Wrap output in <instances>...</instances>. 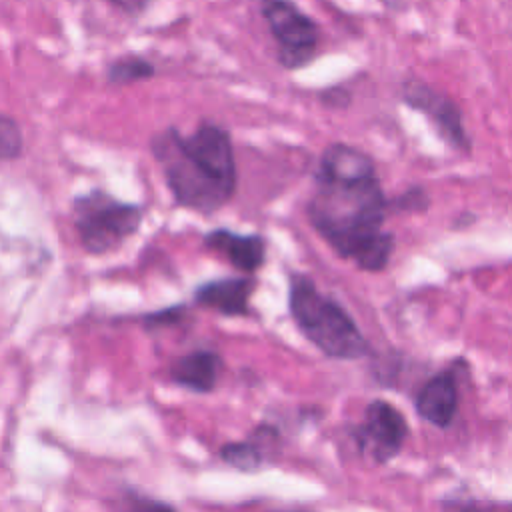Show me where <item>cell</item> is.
<instances>
[{
	"mask_svg": "<svg viewBox=\"0 0 512 512\" xmlns=\"http://www.w3.org/2000/svg\"><path fill=\"white\" fill-rule=\"evenodd\" d=\"M306 212L314 230L340 258L364 272L388 266L396 248V238L384 228L390 200L374 160L364 150L334 142L322 152Z\"/></svg>",
	"mask_w": 512,
	"mask_h": 512,
	"instance_id": "obj_1",
	"label": "cell"
},
{
	"mask_svg": "<svg viewBox=\"0 0 512 512\" xmlns=\"http://www.w3.org/2000/svg\"><path fill=\"white\" fill-rule=\"evenodd\" d=\"M150 148L180 206L212 214L232 198L234 152L228 132L218 124L204 122L188 136L168 128L150 140Z\"/></svg>",
	"mask_w": 512,
	"mask_h": 512,
	"instance_id": "obj_2",
	"label": "cell"
},
{
	"mask_svg": "<svg viewBox=\"0 0 512 512\" xmlns=\"http://www.w3.org/2000/svg\"><path fill=\"white\" fill-rule=\"evenodd\" d=\"M288 306L300 332L326 356L356 360L368 354V342L354 318L334 298L322 294L308 276L290 278Z\"/></svg>",
	"mask_w": 512,
	"mask_h": 512,
	"instance_id": "obj_3",
	"label": "cell"
},
{
	"mask_svg": "<svg viewBox=\"0 0 512 512\" xmlns=\"http://www.w3.org/2000/svg\"><path fill=\"white\" fill-rule=\"evenodd\" d=\"M72 220L84 250L104 254L118 248L138 230L142 212L136 204L120 202L102 190H92L74 198Z\"/></svg>",
	"mask_w": 512,
	"mask_h": 512,
	"instance_id": "obj_4",
	"label": "cell"
},
{
	"mask_svg": "<svg viewBox=\"0 0 512 512\" xmlns=\"http://www.w3.org/2000/svg\"><path fill=\"white\" fill-rule=\"evenodd\" d=\"M262 16L278 46V60L284 68L306 66L316 50L320 32L316 22L292 0H262Z\"/></svg>",
	"mask_w": 512,
	"mask_h": 512,
	"instance_id": "obj_5",
	"label": "cell"
},
{
	"mask_svg": "<svg viewBox=\"0 0 512 512\" xmlns=\"http://www.w3.org/2000/svg\"><path fill=\"white\" fill-rule=\"evenodd\" d=\"M400 98L408 108L426 116L434 130L438 132V136L450 148L462 154H468L472 150L462 110L448 94L416 76H408L400 84Z\"/></svg>",
	"mask_w": 512,
	"mask_h": 512,
	"instance_id": "obj_6",
	"label": "cell"
},
{
	"mask_svg": "<svg viewBox=\"0 0 512 512\" xmlns=\"http://www.w3.org/2000/svg\"><path fill=\"white\" fill-rule=\"evenodd\" d=\"M360 450L376 464H386L400 454L408 436V424L386 400H372L354 432Z\"/></svg>",
	"mask_w": 512,
	"mask_h": 512,
	"instance_id": "obj_7",
	"label": "cell"
},
{
	"mask_svg": "<svg viewBox=\"0 0 512 512\" xmlns=\"http://www.w3.org/2000/svg\"><path fill=\"white\" fill-rule=\"evenodd\" d=\"M416 412L438 428H448L458 410V388L452 372L432 376L416 396Z\"/></svg>",
	"mask_w": 512,
	"mask_h": 512,
	"instance_id": "obj_8",
	"label": "cell"
},
{
	"mask_svg": "<svg viewBox=\"0 0 512 512\" xmlns=\"http://www.w3.org/2000/svg\"><path fill=\"white\" fill-rule=\"evenodd\" d=\"M204 244L226 256V260L242 272L258 270L266 256L264 240L258 234H236L218 228L204 236Z\"/></svg>",
	"mask_w": 512,
	"mask_h": 512,
	"instance_id": "obj_9",
	"label": "cell"
},
{
	"mask_svg": "<svg viewBox=\"0 0 512 512\" xmlns=\"http://www.w3.org/2000/svg\"><path fill=\"white\" fill-rule=\"evenodd\" d=\"M252 290L254 282L250 278L212 280L196 290V302L226 316H242L248 312Z\"/></svg>",
	"mask_w": 512,
	"mask_h": 512,
	"instance_id": "obj_10",
	"label": "cell"
},
{
	"mask_svg": "<svg viewBox=\"0 0 512 512\" xmlns=\"http://www.w3.org/2000/svg\"><path fill=\"white\" fill-rule=\"evenodd\" d=\"M222 370V360L216 352L196 350L172 364L170 376L176 384L196 392H208L216 386Z\"/></svg>",
	"mask_w": 512,
	"mask_h": 512,
	"instance_id": "obj_11",
	"label": "cell"
},
{
	"mask_svg": "<svg viewBox=\"0 0 512 512\" xmlns=\"http://www.w3.org/2000/svg\"><path fill=\"white\" fill-rule=\"evenodd\" d=\"M154 74V66L138 56H130V58H120L116 62H112L108 66V82L114 86H124V84H132L144 78H150Z\"/></svg>",
	"mask_w": 512,
	"mask_h": 512,
	"instance_id": "obj_12",
	"label": "cell"
},
{
	"mask_svg": "<svg viewBox=\"0 0 512 512\" xmlns=\"http://www.w3.org/2000/svg\"><path fill=\"white\" fill-rule=\"evenodd\" d=\"M222 458L242 470H254L262 464V452L256 444L240 442V444H228L222 448Z\"/></svg>",
	"mask_w": 512,
	"mask_h": 512,
	"instance_id": "obj_13",
	"label": "cell"
},
{
	"mask_svg": "<svg viewBox=\"0 0 512 512\" xmlns=\"http://www.w3.org/2000/svg\"><path fill=\"white\" fill-rule=\"evenodd\" d=\"M22 152V132L14 118L0 114V160H14Z\"/></svg>",
	"mask_w": 512,
	"mask_h": 512,
	"instance_id": "obj_14",
	"label": "cell"
},
{
	"mask_svg": "<svg viewBox=\"0 0 512 512\" xmlns=\"http://www.w3.org/2000/svg\"><path fill=\"white\" fill-rule=\"evenodd\" d=\"M430 206V196L422 186H410L400 196L390 200L392 212H424Z\"/></svg>",
	"mask_w": 512,
	"mask_h": 512,
	"instance_id": "obj_15",
	"label": "cell"
},
{
	"mask_svg": "<svg viewBox=\"0 0 512 512\" xmlns=\"http://www.w3.org/2000/svg\"><path fill=\"white\" fill-rule=\"evenodd\" d=\"M118 512H174L168 504L152 500V498H144V496H128Z\"/></svg>",
	"mask_w": 512,
	"mask_h": 512,
	"instance_id": "obj_16",
	"label": "cell"
},
{
	"mask_svg": "<svg viewBox=\"0 0 512 512\" xmlns=\"http://www.w3.org/2000/svg\"><path fill=\"white\" fill-rule=\"evenodd\" d=\"M446 512H498L496 508L492 506H486V504H480V502H450L446 506Z\"/></svg>",
	"mask_w": 512,
	"mask_h": 512,
	"instance_id": "obj_17",
	"label": "cell"
},
{
	"mask_svg": "<svg viewBox=\"0 0 512 512\" xmlns=\"http://www.w3.org/2000/svg\"><path fill=\"white\" fill-rule=\"evenodd\" d=\"M110 2L116 4L118 8H122L128 14H136V12H140L148 4V0H110Z\"/></svg>",
	"mask_w": 512,
	"mask_h": 512,
	"instance_id": "obj_18",
	"label": "cell"
},
{
	"mask_svg": "<svg viewBox=\"0 0 512 512\" xmlns=\"http://www.w3.org/2000/svg\"><path fill=\"white\" fill-rule=\"evenodd\" d=\"M384 6H388L390 10H398L402 6V0H380Z\"/></svg>",
	"mask_w": 512,
	"mask_h": 512,
	"instance_id": "obj_19",
	"label": "cell"
},
{
	"mask_svg": "<svg viewBox=\"0 0 512 512\" xmlns=\"http://www.w3.org/2000/svg\"><path fill=\"white\" fill-rule=\"evenodd\" d=\"M510 512H512V508H510Z\"/></svg>",
	"mask_w": 512,
	"mask_h": 512,
	"instance_id": "obj_20",
	"label": "cell"
}]
</instances>
